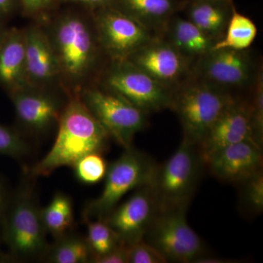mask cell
Returning a JSON list of instances; mask_svg holds the SVG:
<instances>
[{"mask_svg":"<svg viewBox=\"0 0 263 263\" xmlns=\"http://www.w3.org/2000/svg\"><path fill=\"white\" fill-rule=\"evenodd\" d=\"M205 168L199 146L183 138L168 160L157 164L149 184L161 209L188 208Z\"/></svg>","mask_w":263,"mask_h":263,"instance_id":"obj_5","label":"cell"},{"mask_svg":"<svg viewBox=\"0 0 263 263\" xmlns=\"http://www.w3.org/2000/svg\"><path fill=\"white\" fill-rule=\"evenodd\" d=\"M0 86L8 95L28 87L24 29H7L0 43Z\"/></svg>","mask_w":263,"mask_h":263,"instance_id":"obj_18","label":"cell"},{"mask_svg":"<svg viewBox=\"0 0 263 263\" xmlns=\"http://www.w3.org/2000/svg\"><path fill=\"white\" fill-rule=\"evenodd\" d=\"M157 164L144 152L131 146L109 164L102 193L86 204L84 219H103L132 190L149 185Z\"/></svg>","mask_w":263,"mask_h":263,"instance_id":"obj_6","label":"cell"},{"mask_svg":"<svg viewBox=\"0 0 263 263\" xmlns=\"http://www.w3.org/2000/svg\"><path fill=\"white\" fill-rule=\"evenodd\" d=\"M79 94L110 138L124 148L133 146L137 133L148 125V114L112 91L89 84Z\"/></svg>","mask_w":263,"mask_h":263,"instance_id":"obj_9","label":"cell"},{"mask_svg":"<svg viewBox=\"0 0 263 263\" xmlns=\"http://www.w3.org/2000/svg\"><path fill=\"white\" fill-rule=\"evenodd\" d=\"M185 0H114L110 6L125 13L157 36L182 10Z\"/></svg>","mask_w":263,"mask_h":263,"instance_id":"obj_20","label":"cell"},{"mask_svg":"<svg viewBox=\"0 0 263 263\" xmlns=\"http://www.w3.org/2000/svg\"><path fill=\"white\" fill-rule=\"evenodd\" d=\"M34 179L26 174L18 189L10 195L2 221V238L13 260H41L49 249Z\"/></svg>","mask_w":263,"mask_h":263,"instance_id":"obj_3","label":"cell"},{"mask_svg":"<svg viewBox=\"0 0 263 263\" xmlns=\"http://www.w3.org/2000/svg\"><path fill=\"white\" fill-rule=\"evenodd\" d=\"M24 15L30 17L42 16L57 0H18Z\"/></svg>","mask_w":263,"mask_h":263,"instance_id":"obj_31","label":"cell"},{"mask_svg":"<svg viewBox=\"0 0 263 263\" xmlns=\"http://www.w3.org/2000/svg\"><path fill=\"white\" fill-rule=\"evenodd\" d=\"M242 142H250L262 147L256 136L245 97H239L230 104L198 146L204 161L216 151Z\"/></svg>","mask_w":263,"mask_h":263,"instance_id":"obj_15","label":"cell"},{"mask_svg":"<svg viewBox=\"0 0 263 263\" xmlns=\"http://www.w3.org/2000/svg\"><path fill=\"white\" fill-rule=\"evenodd\" d=\"M18 0H0V20L4 22L14 13Z\"/></svg>","mask_w":263,"mask_h":263,"instance_id":"obj_34","label":"cell"},{"mask_svg":"<svg viewBox=\"0 0 263 263\" xmlns=\"http://www.w3.org/2000/svg\"><path fill=\"white\" fill-rule=\"evenodd\" d=\"M99 44L107 60H127L156 34L112 6L89 11Z\"/></svg>","mask_w":263,"mask_h":263,"instance_id":"obj_11","label":"cell"},{"mask_svg":"<svg viewBox=\"0 0 263 263\" xmlns=\"http://www.w3.org/2000/svg\"><path fill=\"white\" fill-rule=\"evenodd\" d=\"M148 114L171 108L173 91L127 60L108 62L94 82Z\"/></svg>","mask_w":263,"mask_h":263,"instance_id":"obj_7","label":"cell"},{"mask_svg":"<svg viewBox=\"0 0 263 263\" xmlns=\"http://www.w3.org/2000/svg\"><path fill=\"white\" fill-rule=\"evenodd\" d=\"M41 219L47 234L55 239L70 233L74 224L73 205L68 195L57 192L46 207L41 208Z\"/></svg>","mask_w":263,"mask_h":263,"instance_id":"obj_22","label":"cell"},{"mask_svg":"<svg viewBox=\"0 0 263 263\" xmlns=\"http://www.w3.org/2000/svg\"><path fill=\"white\" fill-rule=\"evenodd\" d=\"M257 27L252 19L238 13L235 8L224 36L214 45L212 50L227 48L240 51L249 49L257 37Z\"/></svg>","mask_w":263,"mask_h":263,"instance_id":"obj_23","label":"cell"},{"mask_svg":"<svg viewBox=\"0 0 263 263\" xmlns=\"http://www.w3.org/2000/svg\"><path fill=\"white\" fill-rule=\"evenodd\" d=\"M95 263H128V247L121 245L109 253L91 261Z\"/></svg>","mask_w":263,"mask_h":263,"instance_id":"obj_32","label":"cell"},{"mask_svg":"<svg viewBox=\"0 0 263 263\" xmlns=\"http://www.w3.org/2000/svg\"><path fill=\"white\" fill-rule=\"evenodd\" d=\"M160 205L150 185L136 189L126 201L119 204L103 220L119 237L121 243L129 246L143 239Z\"/></svg>","mask_w":263,"mask_h":263,"instance_id":"obj_14","label":"cell"},{"mask_svg":"<svg viewBox=\"0 0 263 263\" xmlns=\"http://www.w3.org/2000/svg\"><path fill=\"white\" fill-rule=\"evenodd\" d=\"M60 67V86L67 94L91 84L108 60L89 15L67 11L42 23Z\"/></svg>","mask_w":263,"mask_h":263,"instance_id":"obj_1","label":"cell"},{"mask_svg":"<svg viewBox=\"0 0 263 263\" xmlns=\"http://www.w3.org/2000/svg\"><path fill=\"white\" fill-rule=\"evenodd\" d=\"M128 247V263H166L167 261L146 240L142 239Z\"/></svg>","mask_w":263,"mask_h":263,"instance_id":"obj_30","label":"cell"},{"mask_svg":"<svg viewBox=\"0 0 263 263\" xmlns=\"http://www.w3.org/2000/svg\"><path fill=\"white\" fill-rule=\"evenodd\" d=\"M25 32L26 71L28 86H60V67L51 41L42 24H32Z\"/></svg>","mask_w":263,"mask_h":263,"instance_id":"obj_17","label":"cell"},{"mask_svg":"<svg viewBox=\"0 0 263 263\" xmlns=\"http://www.w3.org/2000/svg\"><path fill=\"white\" fill-rule=\"evenodd\" d=\"M108 165L103 154L91 153L83 157L74 164L76 178L86 184H95L105 179Z\"/></svg>","mask_w":263,"mask_h":263,"instance_id":"obj_27","label":"cell"},{"mask_svg":"<svg viewBox=\"0 0 263 263\" xmlns=\"http://www.w3.org/2000/svg\"><path fill=\"white\" fill-rule=\"evenodd\" d=\"M65 3H71L82 5L87 8L89 11L104 8V7L110 6L114 3V0H61Z\"/></svg>","mask_w":263,"mask_h":263,"instance_id":"obj_33","label":"cell"},{"mask_svg":"<svg viewBox=\"0 0 263 263\" xmlns=\"http://www.w3.org/2000/svg\"><path fill=\"white\" fill-rule=\"evenodd\" d=\"M57 126L51 150L27 171L33 178L50 176L60 167H72L84 156L103 154L108 148L110 136L86 108L79 92L68 94Z\"/></svg>","mask_w":263,"mask_h":263,"instance_id":"obj_2","label":"cell"},{"mask_svg":"<svg viewBox=\"0 0 263 263\" xmlns=\"http://www.w3.org/2000/svg\"><path fill=\"white\" fill-rule=\"evenodd\" d=\"M10 195L6 181L0 176V230H1L2 221L4 216L5 208L8 203Z\"/></svg>","mask_w":263,"mask_h":263,"instance_id":"obj_35","label":"cell"},{"mask_svg":"<svg viewBox=\"0 0 263 263\" xmlns=\"http://www.w3.org/2000/svg\"><path fill=\"white\" fill-rule=\"evenodd\" d=\"M161 36L193 63L210 51L214 45L195 24L178 13L170 19Z\"/></svg>","mask_w":263,"mask_h":263,"instance_id":"obj_21","label":"cell"},{"mask_svg":"<svg viewBox=\"0 0 263 263\" xmlns=\"http://www.w3.org/2000/svg\"><path fill=\"white\" fill-rule=\"evenodd\" d=\"M87 229L86 241L91 253V261L109 253L122 245L119 237L103 219H84Z\"/></svg>","mask_w":263,"mask_h":263,"instance_id":"obj_25","label":"cell"},{"mask_svg":"<svg viewBox=\"0 0 263 263\" xmlns=\"http://www.w3.org/2000/svg\"><path fill=\"white\" fill-rule=\"evenodd\" d=\"M187 209L160 208L143 237L167 262L197 263L209 256L203 240L189 224Z\"/></svg>","mask_w":263,"mask_h":263,"instance_id":"obj_8","label":"cell"},{"mask_svg":"<svg viewBox=\"0 0 263 263\" xmlns=\"http://www.w3.org/2000/svg\"><path fill=\"white\" fill-rule=\"evenodd\" d=\"M247 50H211L194 62L192 76L235 97H243L253 86L259 68Z\"/></svg>","mask_w":263,"mask_h":263,"instance_id":"obj_10","label":"cell"},{"mask_svg":"<svg viewBox=\"0 0 263 263\" xmlns=\"http://www.w3.org/2000/svg\"><path fill=\"white\" fill-rule=\"evenodd\" d=\"M127 60L173 92L192 76L193 62L162 36H155Z\"/></svg>","mask_w":263,"mask_h":263,"instance_id":"obj_12","label":"cell"},{"mask_svg":"<svg viewBox=\"0 0 263 263\" xmlns=\"http://www.w3.org/2000/svg\"><path fill=\"white\" fill-rule=\"evenodd\" d=\"M238 206L245 216L254 217L263 211V171H260L237 184Z\"/></svg>","mask_w":263,"mask_h":263,"instance_id":"obj_26","label":"cell"},{"mask_svg":"<svg viewBox=\"0 0 263 263\" xmlns=\"http://www.w3.org/2000/svg\"><path fill=\"white\" fill-rule=\"evenodd\" d=\"M91 253L86 238L70 233L50 245L43 260L52 263L91 262Z\"/></svg>","mask_w":263,"mask_h":263,"instance_id":"obj_24","label":"cell"},{"mask_svg":"<svg viewBox=\"0 0 263 263\" xmlns=\"http://www.w3.org/2000/svg\"><path fill=\"white\" fill-rule=\"evenodd\" d=\"M204 162L216 179L237 185L262 171V147L250 142L235 143L216 151Z\"/></svg>","mask_w":263,"mask_h":263,"instance_id":"obj_16","label":"cell"},{"mask_svg":"<svg viewBox=\"0 0 263 263\" xmlns=\"http://www.w3.org/2000/svg\"><path fill=\"white\" fill-rule=\"evenodd\" d=\"M235 8L233 0H185V18L214 42L220 41Z\"/></svg>","mask_w":263,"mask_h":263,"instance_id":"obj_19","label":"cell"},{"mask_svg":"<svg viewBox=\"0 0 263 263\" xmlns=\"http://www.w3.org/2000/svg\"><path fill=\"white\" fill-rule=\"evenodd\" d=\"M238 98L191 76L174 90L170 109L179 117L183 138L199 146L214 123Z\"/></svg>","mask_w":263,"mask_h":263,"instance_id":"obj_4","label":"cell"},{"mask_svg":"<svg viewBox=\"0 0 263 263\" xmlns=\"http://www.w3.org/2000/svg\"><path fill=\"white\" fill-rule=\"evenodd\" d=\"M7 29H5L4 24L3 21L0 20V43L4 37L5 33L6 32Z\"/></svg>","mask_w":263,"mask_h":263,"instance_id":"obj_36","label":"cell"},{"mask_svg":"<svg viewBox=\"0 0 263 263\" xmlns=\"http://www.w3.org/2000/svg\"><path fill=\"white\" fill-rule=\"evenodd\" d=\"M30 149L21 132L0 124V155L22 160L28 156Z\"/></svg>","mask_w":263,"mask_h":263,"instance_id":"obj_28","label":"cell"},{"mask_svg":"<svg viewBox=\"0 0 263 263\" xmlns=\"http://www.w3.org/2000/svg\"><path fill=\"white\" fill-rule=\"evenodd\" d=\"M54 87H28L10 93L17 121L26 133L40 136L58 124L67 98Z\"/></svg>","mask_w":263,"mask_h":263,"instance_id":"obj_13","label":"cell"},{"mask_svg":"<svg viewBox=\"0 0 263 263\" xmlns=\"http://www.w3.org/2000/svg\"><path fill=\"white\" fill-rule=\"evenodd\" d=\"M248 103L252 124L257 139L263 143V70L262 65L257 73L253 86L248 92Z\"/></svg>","mask_w":263,"mask_h":263,"instance_id":"obj_29","label":"cell"}]
</instances>
